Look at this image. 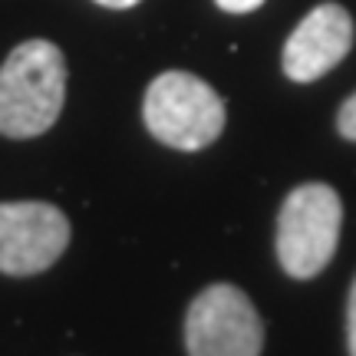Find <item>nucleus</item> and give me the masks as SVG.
Segmentation results:
<instances>
[{
  "instance_id": "f257e3e1",
  "label": "nucleus",
  "mask_w": 356,
  "mask_h": 356,
  "mask_svg": "<svg viewBox=\"0 0 356 356\" xmlns=\"http://www.w3.org/2000/svg\"><path fill=\"white\" fill-rule=\"evenodd\" d=\"M66 102V56L50 40H24L0 66V136L37 139Z\"/></svg>"
},
{
  "instance_id": "f03ea898",
  "label": "nucleus",
  "mask_w": 356,
  "mask_h": 356,
  "mask_svg": "<svg viewBox=\"0 0 356 356\" xmlns=\"http://www.w3.org/2000/svg\"><path fill=\"white\" fill-rule=\"evenodd\" d=\"M142 119L162 145L178 152H202L225 132V99L202 76L168 70L155 76L142 99Z\"/></svg>"
},
{
  "instance_id": "7ed1b4c3",
  "label": "nucleus",
  "mask_w": 356,
  "mask_h": 356,
  "mask_svg": "<svg viewBox=\"0 0 356 356\" xmlns=\"http://www.w3.org/2000/svg\"><path fill=\"white\" fill-rule=\"evenodd\" d=\"M343 202L323 181H307L284 198L277 215V261L293 280L317 277L337 254Z\"/></svg>"
},
{
  "instance_id": "20e7f679",
  "label": "nucleus",
  "mask_w": 356,
  "mask_h": 356,
  "mask_svg": "<svg viewBox=\"0 0 356 356\" xmlns=\"http://www.w3.org/2000/svg\"><path fill=\"white\" fill-rule=\"evenodd\" d=\"M188 356H261L264 323L251 297L234 284H211L185 314Z\"/></svg>"
},
{
  "instance_id": "39448f33",
  "label": "nucleus",
  "mask_w": 356,
  "mask_h": 356,
  "mask_svg": "<svg viewBox=\"0 0 356 356\" xmlns=\"http://www.w3.org/2000/svg\"><path fill=\"white\" fill-rule=\"evenodd\" d=\"M70 244V218L50 202H0V274L33 277Z\"/></svg>"
},
{
  "instance_id": "423d86ee",
  "label": "nucleus",
  "mask_w": 356,
  "mask_h": 356,
  "mask_svg": "<svg viewBox=\"0 0 356 356\" xmlns=\"http://www.w3.org/2000/svg\"><path fill=\"white\" fill-rule=\"evenodd\" d=\"M350 50H353V17L346 7L327 0L293 26L280 53V66L284 76L293 83H314L343 63Z\"/></svg>"
},
{
  "instance_id": "0eeeda50",
  "label": "nucleus",
  "mask_w": 356,
  "mask_h": 356,
  "mask_svg": "<svg viewBox=\"0 0 356 356\" xmlns=\"http://www.w3.org/2000/svg\"><path fill=\"white\" fill-rule=\"evenodd\" d=\"M337 132L346 142H356V92L337 109Z\"/></svg>"
},
{
  "instance_id": "6e6552de",
  "label": "nucleus",
  "mask_w": 356,
  "mask_h": 356,
  "mask_svg": "<svg viewBox=\"0 0 356 356\" xmlns=\"http://www.w3.org/2000/svg\"><path fill=\"white\" fill-rule=\"evenodd\" d=\"M346 350L356 356V277L350 284V300H346Z\"/></svg>"
},
{
  "instance_id": "1a4fd4ad",
  "label": "nucleus",
  "mask_w": 356,
  "mask_h": 356,
  "mask_svg": "<svg viewBox=\"0 0 356 356\" xmlns=\"http://www.w3.org/2000/svg\"><path fill=\"white\" fill-rule=\"evenodd\" d=\"M215 3L225 13H251V10H257L264 0H215Z\"/></svg>"
},
{
  "instance_id": "9d476101",
  "label": "nucleus",
  "mask_w": 356,
  "mask_h": 356,
  "mask_svg": "<svg viewBox=\"0 0 356 356\" xmlns=\"http://www.w3.org/2000/svg\"><path fill=\"white\" fill-rule=\"evenodd\" d=\"M92 3L109 7V10H129V7H136V3H142V0H92Z\"/></svg>"
}]
</instances>
